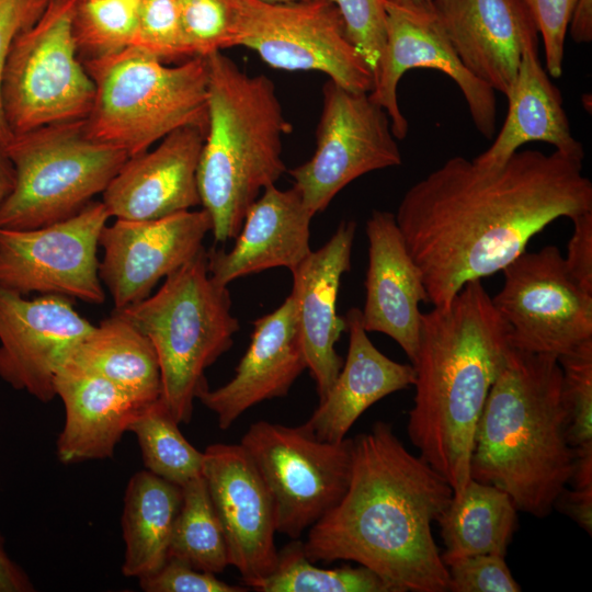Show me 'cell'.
I'll list each match as a JSON object with an SVG mask.
<instances>
[{"label":"cell","instance_id":"2","mask_svg":"<svg viewBox=\"0 0 592 592\" xmlns=\"http://www.w3.org/2000/svg\"><path fill=\"white\" fill-rule=\"evenodd\" d=\"M452 498L447 480L378 421L353 439L348 488L309 528L305 555L314 563L355 561L391 592H446L448 570L432 524Z\"/></svg>","mask_w":592,"mask_h":592},{"label":"cell","instance_id":"37","mask_svg":"<svg viewBox=\"0 0 592 592\" xmlns=\"http://www.w3.org/2000/svg\"><path fill=\"white\" fill-rule=\"evenodd\" d=\"M132 46L164 64L190 59L178 0H139Z\"/></svg>","mask_w":592,"mask_h":592},{"label":"cell","instance_id":"36","mask_svg":"<svg viewBox=\"0 0 592 592\" xmlns=\"http://www.w3.org/2000/svg\"><path fill=\"white\" fill-rule=\"evenodd\" d=\"M190 58L234 47L238 0H178Z\"/></svg>","mask_w":592,"mask_h":592},{"label":"cell","instance_id":"17","mask_svg":"<svg viewBox=\"0 0 592 592\" xmlns=\"http://www.w3.org/2000/svg\"><path fill=\"white\" fill-rule=\"evenodd\" d=\"M94 326L58 295H25L0 286V377L42 402L56 397L55 375Z\"/></svg>","mask_w":592,"mask_h":592},{"label":"cell","instance_id":"8","mask_svg":"<svg viewBox=\"0 0 592 592\" xmlns=\"http://www.w3.org/2000/svg\"><path fill=\"white\" fill-rule=\"evenodd\" d=\"M15 182L0 228L24 230L68 219L102 194L128 156L89 136L84 119L13 135L4 147Z\"/></svg>","mask_w":592,"mask_h":592},{"label":"cell","instance_id":"14","mask_svg":"<svg viewBox=\"0 0 592 592\" xmlns=\"http://www.w3.org/2000/svg\"><path fill=\"white\" fill-rule=\"evenodd\" d=\"M110 214L92 201L75 216L44 227L0 228V286L101 305L98 248Z\"/></svg>","mask_w":592,"mask_h":592},{"label":"cell","instance_id":"3","mask_svg":"<svg viewBox=\"0 0 592 592\" xmlns=\"http://www.w3.org/2000/svg\"><path fill=\"white\" fill-rule=\"evenodd\" d=\"M510 326L481 280L421 314L408 435L458 497L470 480L476 426L512 349Z\"/></svg>","mask_w":592,"mask_h":592},{"label":"cell","instance_id":"34","mask_svg":"<svg viewBox=\"0 0 592 592\" xmlns=\"http://www.w3.org/2000/svg\"><path fill=\"white\" fill-rule=\"evenodd\" d=\"M139 0H76L71 31L82 62L115 55L134 42Z\"/></svg>","mask_w":592,"mask_h":592},{"label":"cell","instance_id":"43","mask_svg":"<svg viewBox=\"0 0 592 592\" xmlns=\"http://www.w3.org/2000/svg\"><path fill=\"white\" fill-rule=\"evenodd\" d=\"M573 232L567 246L565 263L574 282L592 294V212L572 219Z\"/></svg>","mask_w":592,"mask_h":592},{"label":"cell","instance_id":"39","mask_svg":"<svg viewBox=\"0 0 592 592\" xmlns=\"http://www.w3.org/2000/svg\"><path fill=\"white\" fill-rule=\"evenodd\" d=\"M452 592H520L504 556L481 554L446 563Z\"/></svg>","mask_w":592,"mask_h":592},{"label":"cell","instance_id":"45","mask_svg":"<svg viewBox=\"0 0 592 592\" xmlns=\"http://www.w3.org/2000/svg\"><path fill=\"white\" fill-rule=\"evenodd\" d=\"M34 587L25 571L9 556L0 535V592H31Z\"/></svg>","mask_w":592,"mask_h":592},{"label":"cell","instance_id":"41","mask_svg":"<svg viewBox=\"0 0 592 592\" xmlns=\"http://www.w3.org/2000/svg\"><path fill=\"white\" fill-rule=\"evenodd\" d=\"M146 592H244L248 589L228 584L215 573L202 571L190 565L168 558L156 572L139 579Z\"/></svg>","mask_w":592,"mask_h":592},{"label":"cell","instance_id":"23","mask_svg":"<svg viewBox=\"0 0 592 592\" xmlns=\"http://www.w3.org/2000/svg\"><path fill=\"white\" fill-rule=\"evenodd\" d=\"M307 368L294 303L288 296L274 311L253 321L250 344L234 377L225 385L204 387L197 399L217 417L221 430L249 408L284 397Z\"/></svg>","mask_w":592,"mask_h":592},{"label":"cell","instance_id":"44","mask_svg":"<svg viewBox=\"0 0 592 592\" xmlns=\"http://www.w3.org/2000/svg\"><path fill=\"white\" fill-rule=\"evenodd\" d=\"M560 493L556 500L555 508H558L571 520H573L589 535L592 534V485H571Z\"/></svg>","mask_w":592,"mask_h":592},{"label":"cell","instance_id":"25","mask_svg":"<svg viewBox=\"0 0 592 592\" xmlns=\"http://www.w3.org/2000/svg\"><path fill=\"white\" fill-rule=\"evenodd\" d=\"M65 408L56 452L66 465L112 457L144 406L100 374L66 358L54 379Z\"/></svg>","mask_w":592,"mask_h":592},{"label":"cell","instance_id":"42","mask_svg":"<svg viewBox=\"0 0 592 592\" xmlns=\"http://www.w3.org/2000/svg\"><path fill=\"white\" fill-rule=\"evenodd\" d=\"M50 2L52 0H0V144L4 147L13 137L1 101L2 77L8 56L14 38L32 26Z\"/></svg>","mask_w":592,"mask_h":592},{"label":"cell","instance_id":"29","mask_svg":"<svg viewBox=\"0 0 592 592\" xmlns=\"http://www.w3.org/2000/svg\"><path fill=\"white\" fill-rule=\"evenodd\" d=\"M68 358L100 374L140 405L161 396V375L151 341L113 311L94 326Z\"/></svg>","mask_w":592,"mask_h":592},{"label":"cell","instance_id":"22","mask_svg":"<svg viewBox=\"0 0 592 592\" xmlns=\"http://www.w3.org/2000/svg\"><path fill=\"white\" fill-rule=\"evenodd\" d=\"M368 267L362 323L366 332L395 340L413 365L419 349L421 311L428 301L421 272L412 260L395 214L374 209L366 223Z\"/></svg>","mask_w":592,"mask_h":592},{"label":"cell","instance_id":"48","mask_svg":"<svg viewBox=\"0 0 592 592\" xmlns=\"http://www.w3.org/2000/svg\"><path fill=\"white\" fill-rule=\"evenodd\" d=\"M387 3L414 11H434V0H384Z\"/></svg>","mask_w":592,"mask_h":592},{"label":"cell","instance_id":"10","mask_svg":"<svg viewBox=\"0 0 592 592\" xmlns=\"http://www.w3.org/2000/svg\"><path fill=\"white\" fill-rule=\"evenodd\" d=\"M240 445L254 464L274 505L276 531L297 539L344 494L353 439L327 442L304 425L252 423Z\"/></svg>","mask_w":592,"mask_h":592},{"label":"cell","instance_id":"11","mask_svg":"<svg viewBox=\"0 0 592 592\" xmlns=\"http://www.w3.org/2000/svg\"><path fill=\"white\" fill-rule=\"evenodd\" d=\"M235 46L254 50L275 69L320 71L351 91L373 89V71L349 38L332 0H238Z\"/></svg>","mask_w":592,"mask_h":592},{"label":"cell","instance_id":"24","mask_svg":"<svg viewBox=\"0 0 592 592\" xmlns=\"http://www.w3.org/2000/svg\"><path fill=\"white\" fill-rule=\"evenodd\" d=\"M312 217L294 186L265 187L248 209L234 247L229 251H206L212 278L227 286L239 277L273 267L292 272L311 252Z\"/></svg>","mask_w":592,"mask_h":592},{"label":"cell","instance_id":"28","mask_svg":"<svg viewBox=\"0 0 592 592\" xmlns=\"http://www.w3.org/2000/svg\"><path fill=\"white\" fill-rule=\"evenodd\" d=\"M182 503V487L148 470L129 479L122 515L125 543L122 572L141 579L168 559L174 523Z\"/></svg>","mask_w":592,"mask_h":592},{"label":"cell","instance_id":"38","mask_svg":"<svg viewBox=\"0 0 592 592\" xmlns=\"http://www.w3.org/2000/svg\"><path fill=\"white\" fill-rule=\"evenodd\" d=\"M338 8L346 34L375 73L386 43V8L384 0H332Z\"/></svg>","mask_w":592,"mask_h":592},{"label":"cell","instance_id":"12","mask_svg":"<svg viewBox=\"0 0 592 592\" xmlns=\"http://www.w3.org/2000/svg\"><path fill=\"white\" fill-rule=\"evenodd\" d=\"M311 158L291 169L294 187L315 216L355 179L402 163L387 112L368 92L332 80L322 88V106Z\"/></svg>","mask_w":592,"mask_h":592},{"label":"cell","instance_id":"47","mask_svg":"<svg viewBox=\"0 0 592 592\" xmlns=\"http://www.w3.org/2000/svg\"><path fill=\"white\" fill-rule=\"evenodd\" d=\"M15 182V171L5 148L0 144V207L10 195Z\"/></svg>","mask_w":592,"mask_h":592},{"label":"cell","instance_id":"49","mask_svg":"<svg viewBox=\"0 0 592 592\" xmlns=\"http://www.w3.org/2000/svg\"><path fill=\"white\" fill-rule=\"evenodd\" d=\"M266 3H291V2H298V1H307V0H259Z\"/></svg>","mask_w":592,"mask_h":592},{"label":"cell","instance_id":"21","mask_svg":"<svg viewBox=\"0 0 592 592\" xmlns=\"http://www.w3.org/2000/svg\"><path fill=\"white\" fill-rule=\"evenodd\" d=\"M356 225L343 220L331 238L293 271L294 303L307 368L321 400L338 377L342 357L335 352L346 325L337 312L341 277L351 269Z\"/></svg>","mask_w":592,"mask_h":592},{"label":"cell","instance_id":"15","mask_svg":"<svg viewBox=\"0 0 592 592\" xmlns=\"http://www.w3.org/2000/svg\"><path fill=\"white\" fill-rule=\"evenodd\" d=\"M386 43L369 98L382 106L397 138H406L408 121L398 104L397 89L410 69H435L459 88L471 121L487 139L497 126L496 91L475 77L460 61L434 11H414L385 2Z\"/></svg>","mask_w":592,"mask_h":592},{"label":"cell","instance_id":"1","mask_svg":"<svg viewBox=\"0 0 592 592\" xmlns=\"http://www.w3.org/2000/svg\"><path fill=\"white\" fill-rule=\"evenodd\" d=\"M592 212L582 161L558 151H515L485 167L447 159L410 186L395 214L434 307L465 284L502 271L558 218Z\"/></svg>","mask_w":592,"mask_h":592},{"label":"cell","instance_id":"35","mask_svg":"<svg viewBox=\"0 0 592 592\" xmlns=\"http://www.w3.org/2000/svg\"><path fill=\"white\" fill-rule=\"evenodd\" d=\"M568 441L576 452L592 449V339L558 357Z\"/></svg>","mask_w":592,"mask_h":592},{"label":"cell","instance_id":"16","mask_svg":"<svg viewBox=\"0 0 592 592\" xmlns=\"http://www.w3.org/2000/svg\"><path fill=\"white\" fill-rule=\"evenodd\" d=\"M212 227L204 208L147 220L116 218L106 224L99 239L103 249L99 276L112 296L114 310L150 296L161 278L198 253Z\"/></svg>","mask_w":592,"mask_h":592},{"label":"cell","instance_id":"6","mask_svg":"<svg viewBox=\"0 0 592 592\" xmlns=\"http://www.w3.org/2000/svg\"><path fill=\"white\" fill-rule=\"evenodd\" d=\"M114 312L151 341L160 398L178 423H189L194 400L208 386L205 369L231 348L239 330L229 289L212 278L204 247L153 295Z\"/></svg>","mask_w":592,"mask_h":592},{"label":"cell","instance_id":"31","mask_svg":"<svg viewBox=\"0 0 592 592\" xmlns=\"http://www.w3.org/2000/svg\"><path fill=\"white\" fill-rule=\"evenodd\" d=\"M168 558L215 574L229 566L221 525L203 475L182 486V503L174 523Z\"/></svg>","mask_w":592,"mask_h":592},{"label":"cell","instance_id":"19","mask_svg":"<svg viewBox=\"0 0 592 592\" xmlns=\"http://www.w3.org/2000/svg\"><path fill=\"white\" fill-rule=\"evenodd\" d=\"M434 13L464 66L496 92L510 90L538 31L524 0H434Z\"/></svg>","mask_w":592,"mask_h":592},{"label":"cell","instance_id":"4","mask_svg":"<svg viewBox=\"0 0 592 592\" xmlns=\"http://www.w3.org/2000/svg\"><path fill=\"white\" fill-rule=\"evenodd\" d=\"M574 466L558 358L512 348L476 426L470 478L503 490L517 511L542 519L569 486Z\"/></svg>","mask_w":592,"mask_h":592},{"label":"cell","instance_id":"40","mask_svg":"<svg viewBox=\"0 0 592 592\" xmlns=\"http://www.w3.org/2000/svg\"><path fill=\"white\" fill-rule=\"evenodd\" d=\"M544 43L545 68L553 78L562 75L565 42L578 0H524Z\"/></svg>","mask_w":592,"mask_h":592},{"label":"cell","instance_id":"46","mask_svg":"<svg viewBox=\"0 0 592 592\" xmlns=\"http://www.w3.org/2000/svg\"><path fill=\"white\" fill-rule=\"evenodd\" d=\"M569 32L578 44L592 41V0H578Z\"/></svg>","mask_w":592,"mask_h":592},{"label":"cell","instance_id":"9","mask_svg":"<svg viewBox=\"0 0 592 592\" xmlns=\"http://www.w3.org/2000/svg\"><path fill=\"white\" fill-rule=\"evenodd\" d=\"M76 0H52L42 16L13 41L1 101L13 135L86 119L95 86L79 58L71 31Z\"/></svg>","mask_w":592,"mask_h":592},{"label":"cell","instance_id":"30","mask_svg":"<svg viewBox=\"0 0 592 592\" xmlns=\"http://www.w3.org/2000/svg\"><path fill=\"white\" fill-rule=\"evenodd\" d=\"M436 523L445 550L442 560L481 554L504 556L517 528V509L503 490L470 478Z\"/></svg>","mask_w":592,"mask_h":592},{"label":"cell","instance_id":"5","mask_svg":"<svg viewBox=\"0 0 592 592\" xmlns=\"http://www.w3.org/2000/svg\"><path fill=\"white\" fill-rule=\"evenodd\" d=\"M204 58L208 122L197 186L215 241L225 242L237 237L250 206L286 171L283 138L293 126L270 78L249 76L220 50Z\"/></svg>","mask_w":592,"mask_h":592},{"label":"cell","instance_id":"33","mask_svg":"<svg viewBox=\"0 0 592 592\" xmlns=\"http://www.w3.org/2000/svg\"><path fill=\"white\" fill-rule=\"evenodd\" d=\"M252 589L260 592H391L378 574L364 566L334 569L315 566L298 538L278 551L274 570Z\"/></svg>","mask_w":592,"mask_h":592},{"label":"cell","instance_id":"20","mask_svg":"<svg viewBox=\"0 0 592 592\" xmlns=\"http://www.w3.org/2000/svg\"><path fill=\"white\" fill-rule=\"evenodd\" d=\"M205 132L179 128L152 149L128 157L102 193L111 217L147 220L201 206L197 167Z\"/></svg>","mask_w":592,"mask_h":592},{"label":"cell","instance_id":"7","mask_svg":"<svg viewBox=\"0 0 592 592\" xmlns=\"http://www.w3.org/2000/svg\"><path fill=\"white\" fill-rule=\"evenodd\" d=\"M95 86L84 119L90 137L133 157L186 126L206 133L208 73L204 57L167 66L134 47L83 62Z\"/></svg>","mask_w":592,"mask_h":592},{"label":"cell","instance_id":"13","mask_svg":"<svg viewBox=\"0 0 592 592\" xmlns=\"http://www.w3.org/2000/svg\"><path fill=\"white\" fill-rule=\"evenodd\" d=\"M502 271L491 299L510 326L512 348L558 358L592 339V294L574 282L556 246L525 251Z\"/></svg>","mask_w":592,"mask_h":592},{"label":"cell","instance_id":"18","mask_svg":"<svg viewBox=\"0 0 592 592\" xmlns=\"http://www.w3.org/2000/svg\"><path fill=\"white\" fill-rule=\"evenodd\" d=\"M203 453V477L221 525L229 565L252 588L277 562L271 494L240 444H213Z\"/></svg>","mask_w":592,"mask_h":592},{"label":"cell","instance_id":"26","mask_svg":"<svg viewBox=\"0 0 592 592\" xmlns=\"http://www.w3.org/2000/svg\"><path fill=\"white\" fill-rule=\"evenodd\" d=\"M349 349L342 368L327 395L303 425L317 439L340 442L372 405L414 384L412 364H401L383 354L369 340L362 314L351 308L343 317Z\"/></svg>","mask_w":592,"mask_h":592},{"label":"cell","instance_id":"27","mask_svg":"<svg viewBox=\"0 0 592 592\" xmlns=\"http://www.w3.org/2000/svg\"><path fill=\"white\" fill-rule=\"evenodd\" d=\"M508 113L491 146L473 160L485 167L508 160L520 147L542 141L561 155L583 160L584 149L571 132L562 98L538 57V46H528L516 77L505 94Z\"/></svg>","mask_w":592,"mask_h":592},{"label":"cell","instance_id":"32","mask_svg":"<svg viewBox=\"0 0 592 592\" xmlns=\"http://www.w3.org/2000/svg\"><path fill=\"white\" fill-rule=\"evenodd\" d=\"M179 424L158 398L137 411L128 431L138 441L146 470L182 487L203 475L204 453L186 441Z\"/></svg>","mask_w":592,"mask_h":592}]
</instances>
